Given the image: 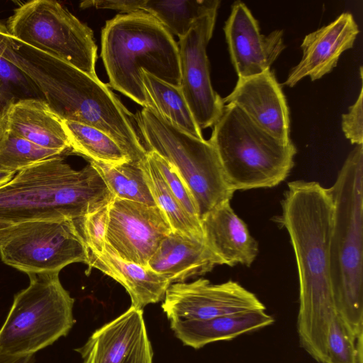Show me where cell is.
I'll return each instance as SVG.
<instances>
[{"label": "cell", "mask_w": 363, "mask_h": 363, "mask_svg": "<svg viewBox=\"0 0 363 363\" xmlns=\"http://www.w3.org/2000/svg\"><path fill=\"white\" fill-rule=\"evenodd\" d=\"M279 223L289 233L298 268L301 346L319 363H326V340L336 314L332 288L330 243L333 201L317 182L287 184L281 201Z\"/></svg>", "instance_id": "1"}, {"label": "cell", "mask_w": 363, "mask_h": 363, "mask_svg": "<svg viewBox=\"0 0 363 363\" xmlns=\"http://www.w3.org/2000/svg\"><path fill=\"white\" fill-rule=\"evenodd\" d=\"M113 197L91 164L77 170L55 157L17 172L0 187V221L82 220Z\"/></svg>", "instance_id": "2"}, {"label": "cell", "mask_w": 363, "mask_h": 363, "mask_svg": "<svg viewBox=\"0 0 363 363\" xmlns=\"http://www.w3.org/2000/svg\"><path fill=\"white\" fill-rule=\"evenodd\" d=\"M101 57L110 86L143 108H148V101L142 70L180 86L177 43L155 18L143 11L119 13L106 22Z\"/></svg>", "instance_id": "3"}, {"label": "cell", "mask_w": 363, "mask_h": 363, "mask_svg": "<svg viewBox=\"0 0 363 363\" xmlns=\"http://www.w3.org/2000/svg\"><path fill=\"white\" fill-rule=\"evenodd\" d=\"M330 243L336 314L356 337L363 329V145L347 155L333 185Z\"/></svg>", "instance_id": "4"}, {"label": "cell", "mask_w": 363, "mask_h": 363, "mask_svg": "<svg viewBox=\"0 0 363 363\" xmlns=\"http://www.w3.org/2000/svg\"><path fill=\"white\" fill-rule=\"evenodd\" d=\"M208 141L234 191L276 186L294 166L292 141L276 138L232 104L224 105Z\"/></svg>", "instance_id": "5"}, {"label": "cell", "mask_w": 363, "mask_h": 363, "mask_svg": "<svg viewBox=\"0 0 363 363\" xmlns=\"http://www.w3.org/2000/svg\"><path fill=\"white\" fill-rule=\"evenodd\" d=\"M147 152L153 151L176 169L189 188L201 220L230 202L235 193L208 140L179 130L156 111L143 109L133 116Z\"/></svg>", "instance_id": "6"}, {"label": "cell", "mask_w": 363, "mask_h": 363, "mask_svg": "<svg viewBox=\"0 0 363 363\" xmlns=\"http://www.w3.org/2000/svg\"><path fill=\"white\" fill-rule=\"evenodd\" d=\"M59 273L28 274V286L14 296L0 328L1 353L32 355L69 333L74 323V300Z\"/></svg>", "instance_id": "7"}, {"label": "cell", "mask_w": 363, "mask_h": 363, "mask_svg": "<svg viewBox=\"0 0 363 363\" xmlns=\"http://www.w3.org/2000/svg\"><path fill=\"white\" fill-rule=\"evenodd\" d=\"M6 26L15 40L99 79L95 69L97 46L93 31L59 2H25L13 10Z\"/></svg>", "instance_id": "8"}, {"label": "cell", "mask_w": 363, "mask_h": 363, "mask_svg": "<svg viewBox=\"0 0 363 363\" xmlns=\"http://www.w3.org/2000/svg\"><path fill=\"white\" fill-rule=\"evenodd\" d=\"M77 221L62 218L16 223L0 241L1 261L28 275L60 272L76 262L86 264L89 250Z\"/></svg>", "instance_id": "9"}, {"label": "cell", "mask_w": 363, "mask_h": 363, "mask_svg": "<svg viewBox=\"0 0 363 363\" xmlns=\"http://www.w3.org/2000/svg\"><path fill=\"white\" fill-rule=\"evenodd\" d=\"M218 9L200 16L189 32L179 38L180 89L201 130L213 126L224 106L213 89L207 45L213 35Z\"/></svg>", "instance_id": "10"}, {"label": "cell", "mask_w": 363, "mask_h": 363, "mask_svg": "<svg viewBox=\"0 0 363 363\" xmlns=\"http://www.w3.org/2000/svg\"><path fill=\"white\" fill-rule=\"evenodd\" d=\"M172 229L157 206L113 197L110 203L106 242L120 259L147 267Z\"/></svg>", "instance_id": "11"}, {"label": "cell", "mask_w": 363, "mask_h": 363, "mask_svg": "<svg viewBox=\"0 0 363 363\" xmlns=\"http://www.w3.org/2000/svg\"><path fill=\"white\" fill-rule=\"evenodd\" d=\"M162 308L169 321L203 320L255 310H265L255 294L229 280L213 284L208 279L172 284Z\"/></svg>", "instance_id": "12"}, {"label": "cell", "mask_w": 363, "mask_h": 363, "mask_svg": "<svg viewBox=\"0 0 363 363\" xmlns=\"http://www.w3.org/2000/svg\"><path fill=\"white\" fill-rule=\"evenodd\" d=\"M83 363H152L143 309L130 306L76 349Z\"/></svg>", "instance_id": "13"}, {"label": "cell", "mask_w": 363, "mask_h": 363, "mask_svg": "<svg viewBox=\"0 0 363 363\" xmlns=\"http://www.w3.org/2000/svg\"><path fill=\"white\" fill-rule=\"evenodd\" d=\"M232 64L238 78L258 75L270 69L285 48L283 30L260 33L258 21L247 6L235 2L223 28Z\"/></svg>", "instance_id": "14"}, {"label": "cell", "mask_w": 363, "mask_h": 363, "mask_svg": "<svg viewBox=\"0 0 363 363\" xmlns=\"http://www.w3.org/2000/svg\"><path fill=\"white\" fill-rule=\"evenodd\" d=\"M241 109L258 126L276 138L291 142L290 118L285 96L270 69L238 78L232 92L223 99Z\"/></svg>", "instance_id": "15"}, {"label": "cell", "mask_w": 363, "mask_h": 363, "mask_svg": "<svg viewBox=\"0 0 363 363\" xmlns=\"http://www.w3.org/2000/svg\"><path fill=\"white\" fill-rule=\"evenodd\" d=\"M359 30L353 16L343 13L328 25L305 36L301 61L289 72L284 83L294 86L306 77L311 81L330 73L341 55L353 47Z\"/></svg>", "instance_id": "16"}, {"label": "cell", "mask_w": 363, "mask_h": 363, "mask_svg": "<svg viewBox=\"0 0 363 363\" xmlns=\"http://www.w3.org/2000/svg\"><path fill=\"white\" fill-rule=\"evenodd\" d=\"M8 133L64 155L72 153L62 117L44 99L23 98L6 105Z\"/></svg>", "instance_id": "17"}, {"label": "cell", "mask_w": 363, "mask_h": 363, "mask_svg": "<svg viewBox=\"0 0 363 363\" xmlns=\"http://www.w3.org/2000/svg\"><path fill=\"white\" fill-rule=\"evenodd\" d=\"M216 265L222 263L203 237L188 236L172 230L162 240L147 267L166 277L172 284L203 275Z\"/></svg>", "instance_id": "18"}, {"label": "cell", "mask_w": 363, "mask_h": 363, "mask_svg": "<svg viewBox=\"0 0 363 363\" xmlns=\"http://www.w3.org/2000/svg\"><path fill=\"white\" fill-rule=\"evenodd\" d=\"M201 225L204 240L222 264L251 266L258 255V244L230 202L207 213Z\"/></svg>", "instance_id": "19"}, {"label": "cell", "mask_w": 363, "mask_h": 363, "mask_svg": "<svg viewBox=\"0 0 363 363\" xmlns=\"http://www.w3.org/2000/svg\"><path fill=\"white\" fill-rule=\"evenodd\" d=\"M88 250V270L96 268L121 284L128 293L132 306L143 309L164 300L171 285L164 276L147 267L118 258L107 244L102 253Z\"/></svg>", "instance_id": "20"}, {"label": "cell", "mask_w": 363, "mask_h": 363, "mask_svg": "<svg viewBox=\"0 0 363 363\" xmlns=\"http://www.w3.org/2000/svg\"><path fill=\"white\" fill-rule=\"evenodd\" d=\"M218 0H94L80 4L82 9L94 7L128 13L143 11L155 18L173 36H184L194 22L209 11L218 9Z\"/></svg>", "instance_id": "21"}, {"label": "cell", "mask_w": 363, "mask_h": 363, "mask_svg": "<svg viewBox=\"0 0 363 363\" xmlns=\"http://www.w3.org/2000/svg\"><path fill=\"white\" fill-rule=\"evenodd\" d=\"M274 322L265 310H255L208 319L172 320L170 327L184 345L199 349L211 342L234 339Z\"/></svg>", "instance_id": "22"}, {"label": "cell", "mask_w": 363, "mask_h": 363, "mask_svg": "<svg viewBox=\"0 0 363 363\" xmlns=\"http://www.w3.org/2000/svg\"><path fill=\"white\" fill-rule=\"evenodd\" d=\"M143 84L148 108L172 125L198 139H204L196 123L180 87L161 81L142 70Z\"/></svg>", "instance_id": "23"}, {"label": "cell", "mask_w": 363, "mask_h": 363, "mask_svg": "<svg viewBox=\"0 0 363 363\" xmlns=\"http://www.w3.org/2000/svg\"><path fill=\"white\" fill-rule=\"evenodd\" d=\"M141 164L155 204L164 213L172 230L188 236L203 237L201 221L180 204L148 152Z\"/></svg>", "instance_id": "24"}, {"label": "cell", "mask_w": 363, "mask_h": 363, "mask_svg": "<svg viewBox=\"0 0 363 363\" xmlns=\"http://www.w3.org/2000/svg\"><path fill=\"white\" fill-rule=\"evenodd\" d=\"M72 153L108 164L130 161L123 150L103 131L77 121L63 120Z\"/></svg>", "instance_id": "25"}, {"label": "cell", "mask_w": 363, "mask_h": 363, "mask_svg": "<svg viewBox=\"0 0 363 363\" xmlns=\"http://www.w3.org/2000/svg\"><path fill=\"white\" fill-rule=\"evenodd\" d=\"M99 172L114 197L156 206L141 163L108 164L89 161Z\"/></svg>", "instance_id": "26"}, {"label": "cell", "mask_w": 363, "mask_h": 363, "mask_svg": "<svg viewBox=\"0 0 363 363\" xmlns=\"http://www.w3.org/2000/svg\"><path fill=\"white\" fill-rule=\"evenodd\" d=\"M64 155L8 133L0 145V169L17 172L43 160Z\"/></svg>", "instance_id": "27"}, {"label": "cell", "mask_w": 363, "mask_h": 363, "mask_svg": "<svg viewBox=\"0 0 363 363\" xmlns=\"http://www.w3.org/2000/svg\"><path fill=\"white\" fill-rule=\"evenodd\" d=\"M326 353V363L362 362V335L356 337L337 314L328 328Z\"/></svg>", "instance_id": "28"}, {"label": "cell", "mask_w": 363, "mask_h": 363, "mask_svg": "<svg viewBox=\"0 0 363 363\" xmlns=\"http://www.w3.org/2000/svg\"><path fill=\"white\" fill-rule=\"evenodd\" d=\"M147 152L180 204L190 215L199 220L195 201L176 169L156 152L153 151Z\"/></svg>", "instance_id": "29"}, {"label": "cell", "mask_w": 363, "mask_h": 363, "mask_svg": "<svg viewBox=\"0 0 363 363\" xmlns=\"http://www.w3.org/2000/svg\"><path fill=\"white\" fill-rule=\"evenodd\" d=\"M13 46V39L6 26L0 22V82L4 83L5 86L17 87L27 92L36 90L33 84L9 62Z\"/></svg>", "instance_id": "30"}, {"label": "cell", "mask_w": 363, "mask_h": 363, "mask_svg": "<svg viewBox=\"0 0 363 363\" xmlns=\"http://www.w3.org/2000/svg\"><path fill=\"white\" fill-rule=\"evenodd\" d=\"M110 203L88 214L81 222L86 244L95 253L105 250Z\"/></svg>", "instance_id": "31"}, {"label": "cell", "mask_w": 363, "mask_h": 363, "mask_svg": "<svg viewBox=\"0 0 363 363\" xmlns=\"http://www.w3.org/2000/svg\"><path fill=\"white\" fill-rule=\"evenodd\" d=\"M363 88L361 86L359 96L354 104L349 107L347 113L342 115V129L345 137L352 144L363 145Z\"/></svg>", "instance_id": "32"}, {"label": "cell", "mask_w": 363, "mask_h": 363, "mask_svg": "<svg viewBox=\"0 0 363 363\" xmlns=\"http://www.w3.org/2000/svg\"><path fill=\"white\" fill-rule=\"evenodd\" d=\"M34 354L23 357L11 356L0 352V363H34Z\"/></svg>", "instance_id": "33"}, {"label": "cell", "mask_w": 363, "mask_h": 363, "mask_svg": "<svg viewBox=\"0 0 363 363\" xmlns=\"http://www.w3.org/2000/svg\"><path fill=\"white\" fill-rule=\"evenodd\" d=\"M6 104L2 103L1 93L0 91V145L8 135L6 120Z\"/></svg>", "instance_id": "34"}, {"label": "cell", "mask_w": 363, "mask_h": 363, "mask_svg": "<svg viewBox=\"0 0 363 363\" xmlns=\"http://www.w3.org/2000/svg\"><path fill=\"white\" fill-rule=\"evenodd\" d=\"M16 174L14 171L0 169V187L9 182Z\"/></svg>", "instance_id": "35"}, {"label": "cell", "mask_w": 363, "mask_h": 363, "mask_svg": "<svg viewBox=\"0 0 363 363\" xmlns=\"http://www.w3.org/2000/svg\"><path fill=\"white\" fill-rule=\"evenodd\" d=\"M15 224L0 221V241L10 233Z\"/></svg>", "instance_id": "36"}]
</instances>
